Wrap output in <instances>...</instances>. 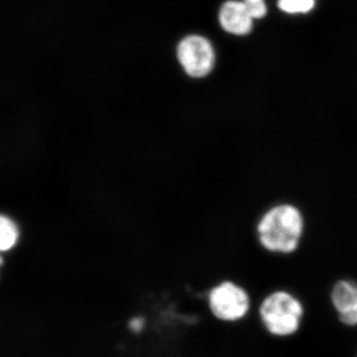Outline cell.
Instances as JSON below:
<instances>
[{"label": "cell", "mask_w": 357, "mask_h": 357, "mask_svg": "<svg viewBox=\"0 0 357 357\" xmlns=\"http://www.w3.org/2000/svg\"><path fill=\"white\" fill-rule=\"evenodd\" d=\"M331 299L338 318L345 326H357V283L342 279L333 286Z\"/></svg>", "instance_id": "6"}, {"label": "cell", "mask_w": 357, "mask_h": 357, "mask_svg": "<svg viewBox=\"0 0 357 357\" xmlns=\"http://www.w3.org/2000/svg\"><path fill=\"white\" fill-rule=\"evenodd\" d=\"M279 9L289 15H301L312 13L316 7V0H277Z\"/></svg>", "instance_id": "8"}, {"label": "cell", "mask_w": 357, "mask_h": 357, "mask_svg": "<svg viewBox=\"0 0 357 357\" xmlns=\"http://www.w3.org/2000/svg\"><path fill=\"white\" fill-rule=\"evenodd\" d=\"M18 230L10 218L2 215L0 218V249L2 251L13 248L17 241Z\"/></svg>", "instance_id": "7"}, {"label": "cell", "mask_w": 357, "mask_h": 357, "mask_svg": "<svg viewBox=\"0 0 357 357\" xmlns=\"http://www.w3.org/2000/svg\"><path fill=\"white\" fill-rule=\"evenodd\" d=\"M177 58L185 74L196 79L208 76L215 68V48L210 40L201 35H189L181 40Z\"/></svg>", "instance_id": "3"}, {"label": "cell", "mask_w": 357, "mask_h": 357, "mask_svg": "<svg viewBox=\"0 0 357 357\" xmlns=\"http://www.w3.org/2000/svg\"><path fill=\"white\" fill-rule=\"evenodd\" d=\"M259 312L268 332L276 337H288L299 330L304 307L294 294L277 290L264 298Z\"/></svg>", "instance_id": "2"}, {"label": "cell", "mask_w": 357, "mask_h": 357, "mask_svg": "<svg viewBox=\"0 0 357 357\" xmlns=\"http://www.w3.org/2000/svg\"><path fill=\"white\" fill-rule=\"evenodd\" d=\"M218 22L229 34L246 36L252 31L255 20L243 0H227L218 11Z\"/></svg>", "instance_id": "5"}, {"label": "cell", "mask_w": 357, "mask_h": 357, "mask_svg": "<svg viewBox=\"0 0 357 357\" xmlns=\"http://www.w3.org/2000/svg\"><path fill=\"white\" fill-rule=\"evenodd\" d=\"M258 243L272 255H293L299 249L306 229L304 213L291 203L268 208L256 223Z\"/></svg>", "instance_id": "1"}, {"label": "cell", "mask_w": 357, "mask_h": 357, "mask_svg": "<svg viewBox=\"0 0 357 357\" xmlns=\"http://www.w3.org/2000/svg\"><path fill=\"white\" fill-rule=\"evenodd\" d=\"M208 300L213 314L222 321H238L244 318L250 309L248 291L234 282H222L213 288Z\"/></svg>", "instance_id": "4"}, {"label": "cell", "mask_w": 357, "mask_h": 357, "mask_svg": "<svg viewBox=\"0 0 357 357\" xmlns=\"http://www.w3.org/2000/svg\"><path fill=\"white\" fill-rule=\"evenodd\" d=\"M243 1L253 20H262L267 15L268 7L265 0H243Z\"/></svg>", "instance_id": "9"}, {"label": "cell", "mask_w": 357, "mask_h": 357, "mask_svg": "<svg viewBox=\"0 0 357 357\" xmlns=\"http://www.w3.org/2000/svg\"><path fill=\"white\" fill-rule=\"evenodd\" d=\"M143 325H144V321H143L141 318H134L131 319L130 323H129V328L133 331V332H139V331L142 330Z\"/></svg>", "instance_id": "10"}]
</instances>
